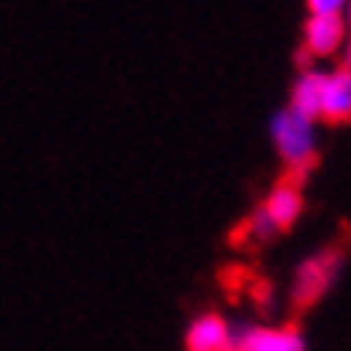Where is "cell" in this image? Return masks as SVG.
Wrapping results in <instances>:
<instances>
[{"label":"cell","instance_id":"6da1fadb","mask_svg":"<svg viewBox=\"0 0 351 351\" xmlns=\"http://www.w3.org/2000/svg\"><path fill=\"white\" fill-rule=\"evenodd\" d=\"M341 256H345V245L338 242V245H328L324 252L311 256V259L297 269V276H293V307H297V311L314 307V304L328 293V287H331L335 276H338Z\"/></svg>","mask_w":351,"mask_h":351},{"label":"cell","instance_id":"7a4b0ae2","mask_svg":"<svg viewBox=\"0 0 351 351\" xmlns=\"http://www.w3.org/2000/svg\"><path fill=\"white\" fill-rule=\"evenodd\" d=\"M273 143L290 171H311L314 167V130L311 119L297 117L293 110H283L273 117Z\"/></svg>","mask_w":351,"mask_h":351},{"label":"cell","instance_id":"3957f363","mask_svg":"<svg viewBox=\"0 0 351 351\" xmlns=\"http://www.w3.org/2000/svg\"><path fill=\"white\" fill-rule=\"evenodd\" d=\"M304 178H307V171H287V178L269 191L263 212H266V219L276 226V232H283V229H290V226L297 222V215H300V208H304V198H300V181H304Z\"/></svg>","mask_w":351,"mask_h":351},{"label":"cell","instance_id":"277c9868","mask_svg":"<svg viewBox=\"0 0 351 351\" xmlns=\"http://www.w3.org/2000/svg\"><path fill=\"white\" fill-rule=\"evenodd\" d=\"M235 351H304L300 331L290 328H242L232 335Z\"/></svg>","mask_w":351,"mask_h":351},{"label":"cell","instance_id":"5b68a950","mask_svg":"<svg viewBox=\"0 0 351 351\" xmlns=\"http://www.w3.org/2000/svg\"><path fill=\"white\" fill-rule=\"evenodd\" d=\"M321 119L328 123H351V69L341 65L324 75L321 86Z\"/></svg>","mask_w":351,"mask_h":351},{"label":"cell","instance_id":"8992f818","mask_svg":"<svg viewBox=\"0 0 351 351\" xmlns=\"http://www.w3.org/2000/svg\"><path fill=\"white\" fill-rule=\"evenodd\" d=\"M345 41V21L341 14H324V17H311L307 31H304V51L307 55H331L338 51Z\"/></svg>","mask_w":351,"mask_h":351},{"label":"cell","instance_id":"52a82bcc","mask_svg":"<svg viewBox=\"0 0 351 351\" xmlns=\"http://www.w3.org/2000/svg\"><path fill=\"white\" fill-rule=\"evenodd\" d=\"M232 331L219 314H205L188 328V351H229Z\"/></svg>","mask_w":351,"mask_h":351},{"label":"cell","instance_id":"ba28073f","mask_svg":"<svg viewBox=\"0 0 351 351\" xmlns=\"http://www.w3.org/2000/svg\"><path fill=\"white\" fill-rule=\"evenodd\" d=\"M321 86H324V75L321 72H300L297 86H293V96H290V110L304 119L321 117Z\"/></svg>","mask_w":351,"mask_h":351},{"label":"cell","instance_id":"9c48e42d","mask_svg":"<svg viewBox=\"0 0 351 351\" xmlns=\"http://www.w3.org/2000/svg\"><path fill=\"white\" fill-rule=\"evenodd\" d=\"M345 0H307L311 7V17H324V14H338Z\"/></svg>","mask_w":351,"mask_h":351},{"label":"cell","instance_id":"30bf717a","mask_svg":"<svg viewBox=\"0 0 351 351\" xmlns=\"http://www.w3.org/2000/svg\"><path fill=\"white\" fill-rule=\"evenodd\" d=\"M345 58H348V69H351V41H348V48H345Z\"/></svg>","mask_w":351,"mask_h":351},{"label":"cell","instance_id":"8fae6325","mask_svg":"<svg viewBox=\"0 0 351 351\" xmlns=\"http://www.w3.org/2000/svg\"><path fill=\"white\" fill-rule=\"evenodd\" d=\"M348 24H351V10H348Z\"/></svg>","mask_w":351,"mask_h":351}]
</instances>
